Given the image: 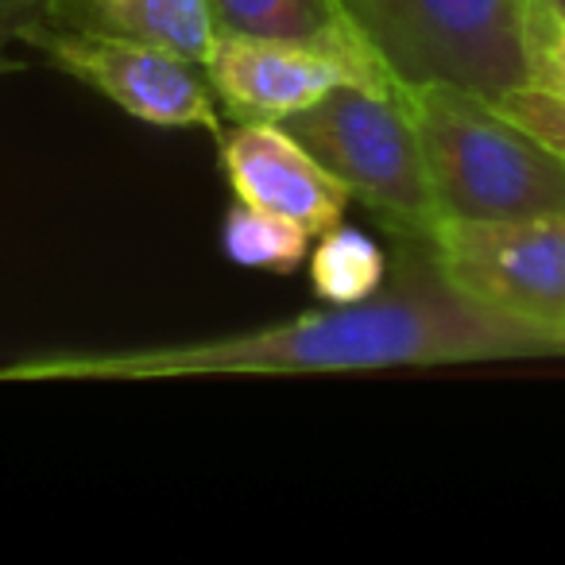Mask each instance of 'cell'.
<instances>
[{"mask_svg":"<svg viewBox=\"0 0 565 565\" xmlns=\"http://www.w3.org/2000/svg\"><path fill=\"white\" fill-rule=\"evenodd\" d=\"M550 356L539 338L469 302L438 271L423 241L399 252L380 295L307 310L287 322L225 338L117 353H55L0 369V380H186V376H302L415 364H480Z\"/></svg>","mask_w":565,"mask_h":565,"instance_id":"cell-1","label":"cell"},{"mask_svg":"<svg viewBox=\"0 0 565 565\" xmlns=\"http://www.w3.org/2000/svg\"><path fill=\"white\" fill-rule=\"evenodd\" d=\"M423 143L438 217L511 221L565 210V163L469 89L395 86Z\"/></svg>","mask_w":565,"mask_h":565,"instance_id":"cell-2","label":"cell"},{"mask_svg":"<svg viewBox=\"0 0 565 565\" xmlns=\"http://www.w3.org/2000/svg\"><path fill=\"white\" fill-rule=\"evenodd\" d=\"M399 86L495 97L534 82L539 0H345Z\"/></svg>","mask_w":565,"mask_h":565,"instance_id":"cell-3","label":"cell"},{"mask_svg":"<svg viewBox=\"0 0 565 565\" xmlns=\"http://www.w3.org/2000/svg\"><path fill=\"white\" fill-rule=\"evenodd\" d=\"M418 241L465 299L565 353V210L511 221L438 217Z\"/></svg>","mask_w":565,"mask_h":565,"instance_id":"cell-4","label":"cell"},{"mask_svg":"<svg viewBox=\"0 0 565 565\" xmlns=\"http://www.w3.org/2000/svg\"><path fill=\"white\" fill-rule=\"evenodd\" d=\"M282 128H291L315 151V159L349 190V198H361L411 241L438 221L423 143L399 94L341 86L318 105L287 117Z\"/></svg>","mask_w":565,"mask_h":565,"instance_id":"cell-5","label":"cell"},{"mask_svg":"<svg viewBox=\"0 0 565 565\" xmlns=\"http://www.w3.org/2000/svg\"><path fill=\"white\" fill-rule=\"evenodd\" d=\"M24 43L40 47L63 74L143 125L202 128L221 140L217 94L190 58L58 17L28 28Z\"/></svg>","mask_w":565,"mask_h":565,"instance_id":"cell-6","label":"cell"},{"mask_svg":"<svg viewBox=\"0 0 565 565\" xmlns=\"http://www.w3.org/2000/svg\"><path fill=\"white\" fill-rule=\"evenodd\" d=\"M217 105L233 120H287L318 105L341 86H364L395 94L392 78L380 58L349 55L338 47L287 40H252V35H217V47L205 58Z\"/></svg>","mask_w":565,"mask_h":565,"instance_id":"cell-7","label":"cell"},{"mask_svg":"<svg viewBox=\"0 0 565 565\" xmlns=\"http://www.w3.org/2000/svg\"><path fill=\"white\" fill-rule=\"evenodd\" d=\"M217 151L236 202L282 213L310 236H322L345 217L349 190L279 120H241L221 136Z\"/></svg>","mask_w":565,"mask_h":565,"instance_id":"cell-8","label":"cell"},{"mask_svg":"<svg viewBox=\"0 0 565 565\" xmlns=\"http://www.w3.org/2000/svg\"><path fill=\"white\" fill-rule=\"evenodd\" d=\"M58 20L151 43L205 66L217 47L213 0H58Z\"/></svg>","mask_w":565,"mask_h":565,"instance_id":"cell-9","label":"cell"},{"mask_svg":"<svg viewBox=\"0 0 565 565\" xmlns=\"http://www.w3.org/2000/svg\"><path fill=\"white\" fill-rule=\"evenodd\" d=\"M217 28L252 40H287L380 58L345 0H213ZM384 63V58H380Z\"/></svg>","mask_w":565,"mask_h":565,"instance_id":"cell-10","label":"cell"},{"mask_svg":"<svg viewBox=\"0 0 565 565\" xmlns=\"http://www.w3.org/2000/svg\"><path fill=\"white\" fill-rule=\"evenodd\" d=\"M310 264V282L322 302H364L372 295H380V287L387 282V256L369 233L349 225H333L322 233V241L315 244V252L307 256Z\"/></svg>","mask_w":565,"mask_h":565,"instance_id":"cell-11","label":"cell"},{"mask_svg":"<svg viewBox=\"0 0 565 565\" xmlns=\"http://www.w3.org/2000/svg\"><path fill=\"white\" fill-rule=\"evenodd\" d=\"M221 248L233 264L252 267V271L291 275L307 264L310 233L282 213L236 202L221 225Z\"/></svg>","mask_w":565,"mask_h":565,"instance_id":"cell-12","label":"cell"},{"mask_svg":"<svg viewBox=\"0 0 565 565\" xmlns=\"http://www.w3.org/2000/svg\"><path fill=\"white\" fill-rule=\"evenodd\" d=\"M492 105L511 120V125H519L539 143H546V148L565 163V102L562 97L542 94V89H534V86H523V89H511V94L495 97Z\"/></svg>","mask_w":565,"mask_h":565,"instance_id":"cell-13","label":"cell"},{"mask_svg":"<svg viewBox=\"0 0 565 565\" xmlns=\"http://www.w3.org/2000/svg\"><path fill=\"white\" fill-rule=\"evenodd\" d=\"M531 86L565 102V17L550 12L542 0H539V20H534V82Z\"/></svg>","mask_w":565,"mask_h":565,"instance_id":"cell-14","label":"cell"},{"mask_svg":"<svg viewBox=\"0 0 565 565\" xmlns=\"http://www.w3.org/2000/svg\"><path fill=\"white\" fill-rule=\"evenodd\" d=\"M58 17V0H0V71H9L4 47L12 40H24V32L40 20Z\"/></svg>","mask_w":565,"mask_h":565,"instance_id":"cell-15","label":"cell"},{"mask_svg":"<svg viewBox=\"0 0 565 565\" xmlns=\"http://www.w3.org/2000/svg\"><path fill=\"white\" fill-rule=\"evenodd\" d=\"M550 12H557V17H565V0H542Z\"/></svg>","mask_w":565,"mask_h":565,"instance_id":"cell-16","label":"cell"}]
</instances>
